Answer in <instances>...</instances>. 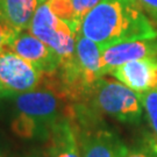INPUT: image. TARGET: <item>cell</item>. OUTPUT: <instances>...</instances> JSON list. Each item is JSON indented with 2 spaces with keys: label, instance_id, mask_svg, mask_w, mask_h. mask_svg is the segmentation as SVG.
Wrapping results in <instances>:
<instances>
[{
  "label": "cell",
  "instance_id": "30bf717a",
  "mask_svg": "<svg viewBox=\"0 0 157 157\" xmlns=\"http://www.w3.org/2000/svg\"><path fill=\"white\" fill-rule=\"evenodd\" d=\"M109 75L139 94L157 90V56L124 63Z\"/></svg>",
  "mask_w": 157,
  "mask_h": 157
},
{
  "label": "cell",
  "instance_id": "e0dca14e",
  "mask_svg": "<svg viewBox=\"0 0 157 157\" xmlns=\"http://www.w3.org/2000/svg\"><path fill=\"white\" fill-rule=\"evenodd\" d=\"M137 2L152 19L157 20V0H137Z\"/></svg>",
  "mask_w": 157,
  "mask_h": 157
},
{
  "label": "cell",
  "instance_id": "4fadbf2b",
  "mask_svg": "<svg viewBox=\"0 0 157 157\" xmlns=\"http://www.w3.org/2000/svg\"><path fill=\"white\" fill-rule=\"evenodd\" d=\"M85 1L86 0H50L48 4L55 15L78 34L82 20L85 17Z\"/></svg>",
  "mask_w": 157,
  "mask_h": 157
},
{
  "label": "cell",
  "instance_id": "7a4b0ae2",
  "mask_svg": "<svg viewBox=\"0 0 157 157\" xmlns=\"http://www.w3.org/2000/svg\"><path fill=\"white\" fill-rule=\"evenodd\" d=\"M57 83L15 95L17 114L12 120L13 133L25 140H47L52 127L69 117Z\"/></svg>",
  "mask_w": 157,
  "mask_h": 157
},
{
  "label": "cell",
  "instance_id": "7c38bea8",
  "mask_svg": "<svg viewBox=\"0 0 157 157\" xmlns=\"http://www.w3.org/2000/svg\"><path fill=\"white\" fill-rule=\"evenodd\" d=\"M39 0H0V15L17 32L28 30Z\"/></svg>",
  "mask_w": 157,
  "mask_h": 157
},
{
  "label": "cell",
  "instance_id": "8992f818",
  "mask_svg": "<svg viewBox=\"0 0 157 157\" xmlns=\"http://www.w3.org/2000/svg\"><path fill=\"white\" fill-rule=\"evenodd\" d=\"M28 30L52 48L62 59L71 57L76 51L77 33L52 13L48 2L39 5Z\"/></svg>",
  "mask_w": 157,
  "mask_h": 157
},
{
  "label": "cell",
  "instance_id": "3957f363",
  "mask_svg": "<svg viewBox=\"0 0 157 157\" xmlns=\"http://www.w3.org/2000/svg\"><path fill=\"white\" fill-rule=\"evenodd\" d=\"M101 75V49L92 40L77 34L76 51L62 59L57 84L67 99H87Z\"/></svg>",
  "mask_w": 157,
  "mask_h": 157
},
{
  "label": "cell",
  "instance_id": "6da1fadb",
  "mask_svg": "<svg viewBox=\"0 0 157 157\" xmlns=\"http://www.w3.org/2000/svg\"><path fill=\"white\" fill-rule=\"evenodd\" d=\"M104 49L140 39H155L157 30L137 0H100L85 14L80 32Z\"/></svg>",
  "mask_w": 157,
  "mask_h": 157
},
{
  "label": "cell",
  "instance_id": "ac0fdd59",
  "mask_svg": "<svg viewBox=\"0 0 157 157\" xmlns=\"http://www.w3.org/2000/svg\"><path fill=\"white\" fill-rule=\"evenodd\" d=\"M100 0H86L85 1V14L90 11L91 8H93Z\"/></svg>",
  "mask_w": 157,
  "mask_h": 157
},
{
  "label": "cell",
  "instance_id": "ba28073f",
  "mask_svg": "<svg viewBox=\"0 0 157 157\" xmlns=\"http://www.w3.org/2000/svg\"><path fill=\"white\" fill-rule=\"evenodd\" d=\"M8 49L29 62L43 75H55L62 63V57L56 51L35 37L29 30L17 32Z\"/></svg>",
  "mask_w": 157,
  "mask_h": 157
},
{
  "label": "cell",
  "instance_id": "8fae6325",
  "mask_svg": "<svg viewBox=\"0 0 157 157\" xmlns=\"http://www.w3.org/2000/svg\"><path fill=\"white\" fill-rule=\"evenodd\" d=\"M45 143L47 157H82L75 124L69 117L52 127Z\"/></svg>",
  "mask_w": 157,
  "mask_h": 157
},
{
  "label": "cell",
  "instance_id": "5bb4252c",
  "mask_svg": "<svg viewBox=\"0 0 157 157\" xmlns=\"http://www.w3.org/2000/svg\"><path fill=\"white\" fill-rule=\"evenodd\" d=\"M140 95L149 126L157 140V90L148 91Z\"/></svg>",
  "mask_w": 157,
  "mask_h": 157
},
{
  "label": "cell",
  "instance_id": "9c48e42d",
  "mask_svg": "<svg viewBox=\"0 0 157 157\" xmlns=\"http://www.w3.org/2000/svg\"><path fill=\"white\" fill-rule=\"evenodd\" d=\"M157 56V37L124 41L101 49V75H109L124 63Z\"/></svg>",
  "mask_w": 157,
  "mask_h": 157
},
{
  "label": "cell",
  "instance_id": "2e32d148",
  "mask_svg": "<svg viewBox=\"0 0 157 157\" xmlns=\"http://www.w3.org/2000/svg\"><path fill=\"white\" fill-rule=\"evenodd\" d=\"M17 30L11 27L8 23L5 21V19L0 15V52L8 48L12 40L17 35Z\"/></svg>",
  "mask_w": 157,
  "mask_h": 157
},
{
  "label": "cell",
  "instance_id": "44dd1931",
  "mask_svg": "<svg viewBox=\"0 0 157 157\" xmlns=\"http://www.w3.org/2000/svg\"><path fill=\"white\" fill-rule=\"evenodd\" d=\"M0 157H4V155H2V154H1V152H0Z\"/></svg>",
  "mask_w": 157,
  "mask_h": 157
},
{
  "label": "cell",
  "instance_id": "d6986e66",
  "mask_svg": "<svg viewBox=\"0 0 157 157\" xmlns=\"http://www.w3.org/2000/svg\"><path fill=\"white\" fill-rule=\"evenodd\" d=\"M2 97H10V95H8V93H7L6 90L4 89V86L0 83V98H2Z\"/></svg>",
  "mask_w": 157,
  "mask_h": 157
},
{
  "label": "cell",
  "instance_id": "277c9868",
  "mask_svg": "<svg viewBox=\"0 0 157 157\" xmlns=\"http://www.w3.org/2000/svg\"><path fill=\"white\" fill-rule=\"evenodd\" d=\"M75 129L82 157H124L128 147L90 106L79 104L71 108Z\"/></svg>",
  "mask_w": 157,
  "mask_h": 157
},
{
  "label": "cell",
  "instance_id": "9a60e30c",
  "mask_svg": "<svg viewBox=\"0 0 157 157\" xmlns=\"http://www.w3.org/2000/svg\"><path fill=\"white\" fill-rule=\"evenodd\" d=\"M124 157H157V140L148 137L140 144L128 149Z\"/></svg>",
  "mask_w": 157,
  "mask_h": 157
},
{
  "label": "cell",
  "instance_id": "52a82bcc",
  "mask_svg": "<svg viewBox=\"0 0 157 157\" xmlns=\"http://www.w3.org/2000/svg\"><path fill=\"white\" fill-rule=\"evenodd\" d=\"M42 78L40 70L8 48L0 52V83L10 97L37 89Z\"/></svg>",
  "mask_w": 157,
  "mask_h": 157
},
{
  "label": "cell",
  "instance_id": "5b68a950",
  "mask_svg": "<svg viewBox=\"0 0 157 157\" xmlns=\"http://www.w3.org/2000/svg\"><path fill=\"white\" fill-rule=\"evenodd\" d=\"M87 99L97 113L124 124H139L143 113L141 95L119 80L101 77Z\"/></svg>",
  "mask_w": 157,
  "mask_h": 157
},
{
  "label": "cell",
  "instance_id": "ffe728a7",
  "mask_svg": "<svg viewBox=\"0 0 157 157\" xmlns=\"http://www.w3.org/2000/svg\"><path fill=\"white\" fill-rule=\"evenodd\" d=\"M40 1V4H43V2H49L50 0H39Z\"/></svg>",
  "mask_w": 157,
  "mask_h": 157
}]
</instances>
